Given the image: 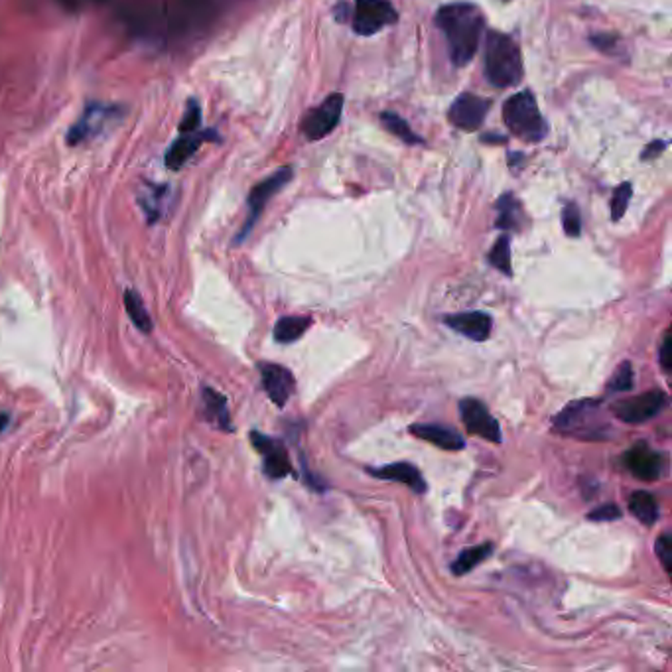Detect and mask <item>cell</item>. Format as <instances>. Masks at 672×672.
Masks as SVG:
<instances>
[{
	"label": "cell",
	"instance_id": "cell-27",
	"mask_svg": "<svg viewBox=\"0 0 672 672\" xmlns=\"http://www.w3.org/2000/svg\"><path fill=\"white\" fill-rule=\"evenodd\" d=\"M589 44L598 48L601 54H606L613 60H628V50H625V44L621 42L619 36L616 34H608V32H598L589 36Z\"/></svg>",
	"mask_w": 672,
	"mask_h": 672
},
{
	"label": "cell",
	"instance_id": "cell-36",
	"mask_svg": "<svg viewBox=\"0 0 672 672\" xmlns=\"http://www.w3.org/2000/svg\"><path fill=\"white\" fill-rule=\"evenodd\" d=\"M670 347H672V341H670V335L667 333L663 343H660V350H658L660 367H663L667 371V373L670 371Z\"/></svg>",
	"mask_w": 672,
	"mask_h": 672
},
{
	"label": "cell",
	"instance_id": "cell-20",
	"mask_svg": "<svg viewBox=\"0 0 672 672\" xmlns=\"http://www.w3.org/2000/svg\"><path fill=\"white\" fill-rule=\"evenodd\" d=\"M212 133H203V134H182L178 141H173L172 146L168 148L166 153V166L170 170H180L183 168L185 164H188V160L198 153V148L202 146V143L205 141L207 136H210Z\"/></svg>",
	"mask_w": 672,
	"mask_h": 672
},
{
	"label": "cell",
	"instance_id": "cell-5",
	"mask_svg": "<svg viewBox=\"0 0 672 672\" xmlns=\"http://www.w3.org/2000/svg\"><path fill=\"white\" fill-rule=\"evenodd\" d=\"M604 400H576L554 416V428L560 434L576 438H599L604 434V422L599 420V407Z\"/></svg>",
	"mask_w": 672,
	"mask_h": 672
},
{
	"label": "cell",
	"instance_id": "cell-30",
	"mask_svg": "<svg viewBox=\"0 0 672 672\" xmlns=\"http://www.w3.org/2000/svg\"><path fill=\"white\" fill-rule=\"evenodd\" d=\"M631 195H633V185L629 182L618 185V190L613 192V198H611V219H613V222H619V219L625 215V212H628Z\"/></svg>",
	"mask_w": 672,
	"mask_h": 672
},
{
	"label": "cell",
	"instance_id": "cell-24",
	"mask_svg": "<svg viewBox=\"0 0 672 672\" xmlns=\"http://www.w3.org/2000/svg\"><path fill=\"white\" fill-rule=\"evenodd\" d=\"M491 554H493V544L491 542L479 544V547H473V548H466L458 556L456 562L451 564V572H454L456 576L468 574V572L473 570V568H478L481 562L488 560Z\"/></svg>",
	"mask_w": 672,
	"mask_h": 672
},
{
	"label": "cell",
	"instance_id": "cell-10",
	"mask_svg": "<svg viewBox=\"0 0 672 672\" xmlns=\"http://www.w3.org/2000/svg\"><path fill=\"white\" fill-rule=\"evenodd\" d=\"M397 22V10L387 0H355L353 30L361 36H371Z\"/></svg>",
	"mask_w": 672,
	"mask_h": 672
},
{
	"label": "cell",
	"instance_id": "cell-12",
	"mask_svg": "<svg viewBox=\"0 0 672 672\" xmlns=\"http://www.w3.org/2000/svg\"><path fill=\"white\" fill-rule=\"evenodd\" d=\"M251 442L262 456L264 473L269 475L271 479H282L294 473L292 461L288 458V451L282 442H278V440L264 436L261 432H251Z\"/></svg>",
	"mask_w": 672,
	"mask_h": 672
},
{
	"label": "cell",
	"instance_id": "cell-18",
	"mask_svg": "<svg viewBox=\"0 0 672 672\" xmlns=\"http://www.w3.org/2000/svg\"><path fill=\"white\" fill-rule=\"evenodd\" d=\"M367 473L373 475V478L385 479V481H397L407 485V488L414 493H426V481L422 478V473L416 469L412 463L407 461H399V463H390V466H382V468H369Z\"/></svg>",
	"mask_w": 672,
	"mask_h": 672
},
{
	"label": "cell",
	"instance_id": "cell-15",
	"mask_svg": "<svg viewBox=\"0 0 672 672\" xmlns=\"http://www.w3.org/2000/svg\"><path fill=\"white\" fill-rule=\"evenodd\" d=\"M259 369L266 395H269V399L276 404V407L282 409L296 390L294 375L286 367L274 363H262L259 365Z\"/></svg>",
	"mask_w": 672,
	"mask_h": 672
},
{
	"label": "cell",
	"instance_id": "cell-16",
	"mask_svg": "<svg viewBox=\"0 0 672 672\" xmlns=\"http://www.w3.org/2000/svg\"><path fill=\"white\" fill-rule=\"evenodd\" d=\"M138 205L150 225L160 222L172 205V188L166 183H144L138 190Z\"/></svg>",
	"mask_w": 672,
	"mask_h": 672
},
{
	"label": "cell",
	"instance_id": "cell-21",
	"mask_svg": "<svg viewBox=\"0 0 672 672\" xmlns=\"http://www.w3.org/2000/svg\"><path fill=\"white\" fill-rule=\"evenodd\" d=\"M202 400H203L207 422L215 424L219 430H225V432L233 430V426H231L229 409H227V399L222 395V392H217L212 387H203Z\"/></svg>",
	"mask_w": 672,
	"mask_h": 672
},
{
	"label": "cell",
	"instance_id": "cell-26",
	"mask_svg": "<svg viewBox=\"0 0 672 672\" xmlns=\"http://www.w3.org/2000/svg\"><path fill=\"white\" fill-rule=\"evenodd\" d=\"M124 308H126V314H129L131 321L134 323L138 330L146 331V333L153 331V320H150V316H148L141 294L133 291V288H131V291L124 292Z\"/></svg>",
	"mask_w": 672,
	"mask_h": 672
},
{
	"label": "cell",
	"instance_id": "cell-39",
	"mask_svg": "<svg viewBox=\"0 0 672 672\" xmlns=\"http://www.w3.org/2000/svg\"><path fill=\"white\" fill-rule=\"evenodd\" d=\"M335 16H338V20H345V16H347L345 3L343 5H338V8H335Z\"/></svg>",
	"mask_w": 672,
	"mask_h": 672
},
{
	"label": "cell",
	"instance_id": "cell-6",
	"mask_svg": "<svg viewBox=\"0 0 672 672\" xmlns=\"http://www.w3.org/2000/svg\"><path fill=\"white\" fill-rule=\"evenodd\" d=\"M123 117V109L117 105H107V103H89V105L81 113L77 123L72 124L67 133V144L79 146L85 144L93 138L101 136L107 131V126L114 124V121Z\"/></svg>",
	"mask_w": 672,
	"mask_h": 672
},
{
	"label": "cell",
	"instance_id": "cell-33",
	"mask_svg": "<svg viewBox=\"0 0 672 672\" xmlns=\"http://www.w3.org/2000/svg\"><path fill=\"white\" fill-rule=\"evenodd\" d=\"M562 225L568 237H580L582 233V215L576 203H568L562 212Z\"/></svg>",
	"mask_w": 672,
	"mask_h": 672
},
{
	"label": "cell",
	"instance_id": "cell-13",
	"mask_svg": "<svg viewBox=\"0 0 672 672\" xmlns=\"http://www.w3.org/2000/svg\"><path fill=\"white\" fill-rule=\"evenodd\" d=\"M488 111L489 101H485L478 95H471V93H461V95L451 103L448 119L451 124L458 126V129L473 133L483 124L485 117H488Z\"/></svg>",
	"mask_w": 672,
	"mask_h": 672
},
{
	"label": "cell",
	"instance_id": "cell-35",
	"mask_svg": "<svg viewBox=\"0 0 672 672\" xmlns=\"http://www.w3.org/2000/svg\"><path fill=\"white\" fill-rule=\"evenodd\" d=\"M589 520H598V523H606V520H618L621 519V509L613 503H606L588 515Z\"/></svg>",
	"mask_w": 672,
	"mask_h": 672
},
{
	"label": "cell",
	"instance_id": "cell-3",
	"mask_svg": "<svg viewBox=\"0 0 672 672\" xmlns=\"http://www.w3.org/2000/svg\"><path fill=\"white\" fill-rule=\"evenodd\" d=\"M485 75L489 84L507 89L523 79V57L513 38L501 32H489L485 40Z\"/></svg>",
	"mask_w": 672,
	"mask_h": 672
},
{
	"label": "cell",
	"instance_id": "cell-8",
	"mask_svg": "<svg viewBox=\"0 0 672 672\" xmlns=\"http://www.w3.org/2000/svg\"><path fill=\"white\" fill-rule=\"evenodd\" d=\"M668 407V395L663 390H648L643 392L639 397L625 399L613 402L609 410L613 412L616 419L629 422V424H641L657 419V416Z\"/></svg>",
	"mask_w": 672,
	"mask_h": 672
},
{
	"label": "cell",
	"instance_id": "cell-19",
	"mask_svg": "<svg viewBox=\"0 0 672 672\" xmlns=\"http://www.w3.org/2000/svg\"><path fill=\"white\" fill-rule=\"evenodd\" d=\"M410 432L416 438L424 440V442H430L448 451H458L466 448V440L460 436V432L442 424H414L410 426Z\"/></svg>",
	"mask_w": 672,
	"mask_h": 672
},
{
	"label": "cell",
	"instance_id": "cell-7",
	"mask_svg": "<svg viewBox=\"0 0 672 672\" xmlns=\"http://www.w3.org/2000/svg\"><path fill=\"white\" fill-rule=\"evenodd\" d=\"M292 173H294V170L291 166H286V168L276 170L272 176H269L266 180H262L261 183L254 185L251 195H249V215H247L245 223H242L241 231L235 237V245H241V242L251 235V231H252L254 225H257L266 203H269L274 198V195L281 192L288 182L292 180Z\"/></svg>",
	"mask_w": 672,
	"mask_h": 672
},
{
	"label": "cell",
	"instance_id": "cell-11",
	"mask_svg": "<svg viewBox=\"0 0 672 672\" xmlns=\"http://www.w3.org/2000/svg\"><path fill=\"white\" fill-rule=\"evenodd\" d=\"M345 99L341 93H333L318 109L311 111L302 123V131L308 141H320L333 133L335 126L341 121Z\"/></svg>",
	"mask_w": 672,
	"mask_h": 672
},
{
	"label": "cell",
	"instance_id": "cell-22",
	"mask_svg": "<svg viewBox=\"0 0 672 672\" xmlns=\"http://www.w3.org/2000/svg\"><path fill=\"white\" fill-rule=\"evenodd\" d=\"M629 511L639 519L643 525L651 527L658 519V501L653 493L648 491H635L629 499Z\"/></svg>",
	"mask_w": 672,
	"mask_h": 672
},
{
	"label": "cell",
	"instance_id": "cell-2",
	"mask_svg": "<svg viewBox=\"0 0 672 672\" xmlns=\"http://www.w3.org/2000/svg\"><path fill=\"white\" fill-rule=\"evenodd\" d=\"M436 25L444 32L450 57L458 67L468 65L479 50L485 16L471 3H451L438 10Z\"/></svg>",
	"mask_w": 672,
	"mask_h": 672
},
{
	"label": "cell",
	"instance_id": "cell-25",
	"mask_svg": "<svg viewBox=\"0 0 672 672\" xmlns=\"http://www.w3.org/2000/svg\"><path fill=\"white\" fill-rule=\"evenodd\" d=\"M380 124L385 126V131H389L392 136H397L399 141H402L404 144H422L424 143L422 136L416 134L410 129V124L404 119H400L397 113H392V111L380 113Z\"/></svg>",
	"mask_w": 672,
	"mask_h": 672
},
{
	"label": "cell",
	"instance_id": "cell-4",
	"mask_svg": "<svg viewBox=\"0 0 672 672\" xmlns=\"http://www.w3.org/2000/svg\"><path fill=\"white\" fill-rule=\"evenodd\" d=\"M503 121L509 131L527 143H540L548 133L547 121L542 119L537 99L530 91H520L507 99L503 105Z\"/></svg>",
	"mask_w": 672,
	"mask_h": 672
},
{
	"label": "cell",
	"instance_id": "cell-28",
	"mask_svg": "<svg viewBox=\"0 0 672 672\" xmlns=\"http://www.w3.org/2000/svg\"><path fill=\"white\" fill-rule=\"evenodd\" d=\"M497 212H499V217H497V227L499 229H519L520 227V205L513 198L511 193H505L503 198L497 202Z\"/></svg>",
	"mask_w": 672,
	"mask_h": 672
},
{
	"label": "cell",
	"instance_id": "cell-17",
	"mask_svg": "<svg viewBox=\"0 0 672 672\" xmlns=\"http://www.w3.org/2000/svg\"><path fill=\"white\" fill-rule=\"evenodd\" d=\"M446 326L458 331L463 338H469L471 341H485L491 335V316L483 314V311H463V314H451L444 318Z\"/></svg>",
	"mask_w": 672,
	"mask_h": 672
},
{
	"label": "cell",
	"instance_id": "cell-9",
	"mask_svg": "<svg viewBox=\"0 0 672 672\" xmlns=\"http://www.w3.org/2000/svg\"><path fill=\"white\" fill-rule=\"evenodd\" d=\"M460 416L469 434L479 436L493 444H501V426L479 399H463L460 402Z\"/></svg>",
	"mask_w": 672,
	"mask_h": 672
},
{
	"label": "cell",
	"instance_id": "cell-32",
	"mask_svg": "<svg viewBox=\"0 0 672 672\" xmlns=\"http://www.w3.org/2000/svg\"><path fill=\"white\" fill-rule=\"evenodd\" d=\"M200 123H202V109H200V103L195 101V99H192V101H188V105H185L183 117H182V123H180V133H182V134L198 133Z\"/></svg>",
	"mask_w": 672,
	"mask_h": 672
},
{
	"label": "cell",
	"instance_id": "cell-29",
	"mask_svg": "<svg viewBox=\"0 0 672 672\" xmlns=\"http://www.w3.org/2000/svg\"><path fill=\"white\" fill-rule=\"evenodd\" d=\"M489 262L493 269L501 271L503 274L511 276L513 274V264H511V239L507 235L499 237L495 241V245L489 252Z\"/></svg>",
	"mask_w": 672,
	"mask_h": 672
},
{
	"label": "cell",
	"instance_id": "cell-14",
	"mask_svg": "<svg viewBox=\"0 0 672 672\" xmlns=\"http://www.w3.org/2000/svg\"><path fill=\"white\" fill-rule=\"evenodd\" d=\"M625 468H628L637 479L641 481H657L665 475L667 458L645 444L633 446L623 458Z\"/></svg>",
	"mask_w": 672,
	"mask_h": 672
},
{
	"label": "cell",
	"instance_id": "cell-23",
	"mask_svg": "<svg viewBox=\"0 0 672 672\" xmlns=\"http://www.w3.org/2000/svg\"><path fill=\"white\" fill-rule=\"evenodd\" d=\"M310 326H311V318L284 316V318L278 320L276 326H274V341L292 343V341L302 338Z\"/></svg>",
	"mask_w": 672,
	"mask_h": 672
},
{
	"label": "cell",
	"instance_id": "cell-40",
	"mask_svg": "<svg viewBox=\"0 0 672 672\" xmlns=\"http://www.w3.org/2000/svg\"><path fill=\"white\" fill-rule=\"evenodd\" d=\"M8 414H3V412H0V434H3V430H5V428L8 426Z\"/></svg>",
	"mask_w": 672,
	"mask_h": 672
},
{
	"label": "cell",
	"instance_id": "cell-1",
	"mask_svg": "<svg viewBox=\"0 0 672 672\" xmlns=\"http://www.w3.org/2000/svg\"><path fill=\"white\" fill-rule=\"evenodd\" d=\"M213 16L215 0H164L162 6L138 13L134 22L148 36L178 40L203 32Z\"/></svg>",
	"mask_w": 672,
	"mask_h": 672
},
{
	"label": "cell",
	"instance_id": "cell-37",
	"mask_svg": "<svg viewBox=\"0 0 672 672\" xmlns=\"http://www.w3.org/2000/svg\"><path fill=\"white\" fill-rule=\"evenodd\" d=\"M665 150H667V143H665V141H653L651 144H648V146L645 148V153L641 154V158H643V160H651V158H655V156H660V154H663Z\"/></svg>",
	"mask_w": 672,
	"mask_h": 672
},
{
	"label": "cell",
	"instance_id": "cell-38",
	"mask_svg": "<svg viewBox=\"0 0 672 672\" xmlns=\"http://www.w3.org/2000/svg\"><path fill=\"white\" fill-rule=\"evenodd\" d=\"M62 3H64L65 6L79 8L81 5H85V3H101V0H62Z\"/></svg>",
	"mask_w": 672,
	"mask_h": 672
},
{
	"label": "cell",
	"instance_id": "cell-31",
	"mask_svg": "<svg viewBox=\"0 0 672 672\" xmlns=\"http://www.w3.org/2000/svg\"><path fill=\"white\" fill-rule=\"evenodd\" d=\"M633 385H635L633 367H631L629 361H625L618 367L616 373H613V377L609 379L608 390L609 392H625V390H631Z\"/></svg>",
	"mask_w": 672,
	"mask_h": 672
},
{
	"label": "cell",
	"instance_id": "cell-34",
	"mask_svg": "<svg viewBox=\"0 0 672 672\" xmlns=\"http://www.w3.org/2000/svg\"><path fill=\"white\" fill-rule=\"evenodd\" d=\"M655 550H657V556L660 558V564H663V568H665V572H670V562H672V540H670V535H668V532H665V535H660V537L657 539Z\"/></svg>",
	"mask_w": 672,
	"mask_h": 672
}]
</instances>
